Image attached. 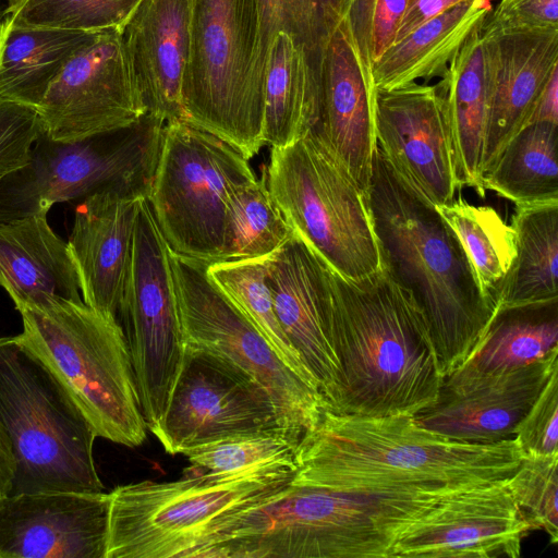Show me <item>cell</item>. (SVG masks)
I'll use <instances>...</instances> for the list:
<instances>
[{"instance_id":"f6af8a7d","label":"cell","mask_w":558,"mask_h":558,"mask_svg":"<svg viewBox=\"0 0 558 558\" xmlns=\"http://www.w3.org/2000/svg\"><path fill=\"white\" fill-rule=\"evenodd\" d=\"M322 9H329L339 16H348L352 28H360L366 21L375 0H319Z\"/></svg>"},{"instance_id":"52a82bcc","label":"cell","mask_w":558,"mask_h":558,"mask_svg":"<svg viewBox=\"0 0 558 558\" xmlns=\"http://www.w3.org/2000/svg\"><path fill=\"white\" fill-rule=\"evenodd\" d=\"M0 421L15 460L10 494L104 492L95 432L15 336L0 337Z\"/></svg>"},{"instance_id":"e0dca14e","label":"cell","mask_w":558,"mask_h":558,"mask_svg":"<svg viewBox=\"0 0 558 558\" xmlns=\"http://www.w3.org/2000/svg\"><path fill=\"white\" fill-rule=\"evenodd\" d=\"M531 531L506 478L441 499L393 544L389 558H518Z\"/></svg>"},{"instance_id":"7402d4cb","label":"cell","mask_w":558,"mask_h":558,"mask_svg":"<svg viewBox=\"0 0 558 558\" xmlns=\"http://www.w3.org/2000/svg\"><path fill=\"white\" fill-rule=\"evenodd\" d=\"M267 282L277 318L317 383L326 410L336 402L339 364L328 338L330 267L296 233L267 257Z\"/></svg>"},{"instance_id":"ee69618b","label":"cell","mask_w":558,"mask_h":558,"mask_svg":"<svg viewBox=\"0 0 558 558\" xmlns=\"http://www.w3.org/2000/svg\"><path fill=\"white\" fill-rule=\"evenodd\" d=\"M462 1L464 0H409L395 43L405 37L425 21Z\"/></svg>"},{"instance_id":"6da1fadb","label":"cell","mask_w":558,"mask_h":558,"mask_svg":"<svg viewBox=\"0 0 558 558\" xmlns=\"http://www.w3.org/2000/svg\"><path fill=\"white\" fill-rule=\"evenodd\" d=\"M523 458L517 440L449 439L409 415L324 410L300 439L293 483L361 493H456L510 477Z\"/></svg>"},{"instance_id":"2e32d148","label":"cell","mask_w":558,"mask_h":558,"mask_svg":"<svg viewBox=\"0 0 558 558\" xmlns=\"http://www.w3.org/2000/svg\"><path fill=\"white\" fill-rule=\"evenodd\" d=\"M317 53L320 135L367 195L376 150L374 95L351 22L327 11Z\"/></svg>"},{"instance_id":"7dc6e473","label":"cell","mask_w":558,"mask_h":558,"mask_svg":"<svg viewBox=\"0 0 558 558\" xmlns=\"http://www.w3.org/2000/svg\"><path fill=\"white\" fill-rule=\"evenodd\" d=\"M15 460L10 437L0 421V498L12 490Z\"/></svg>"},{"instance_id":"44dd1931","label":"cell","mask_w":558,"mask_h":558,"mask_svg":"<svg viewBox=\"0 0 558 558\" xmlns=\"http://www.w3.org/2000/svg\"><path fill=\"white\" fill-rule=\"evenodd\" d=\"M490 83L483 175L524 128L548 83L558 74V28L481 25Z\"/></svg>"},{"instance_id":"5b68a950","label":"cell","mask_w":558,"mask_h":558,"mask_svg":"<svg viewBox=\"0 0 558 558\" xmlns=\"http://www.w3.org/2000/svg\"><path fill=\"white\" fill-rule=\"evenodd\" d=\"M295 470L213 474L189 469L177 481L118 486L109 493L106 558H213L230 525L275 498Z\"/></svg>"},{"instance_id":"b9f144b4","label":"cell","mask_w":558,"mask_h":558,"mask_svg":"<svg viewBox=\"0 0 558 558\" xmlns=\"http://www.w3.org/2000/svg\"><path fill=\"white\" fill-rule=\"evenodd\" d=\"M408 3L409 0H375L364 24L353 31L371 73L373 64L395 44Z\"/></svg>"},{"instance_id":"83f0119b","label":"cell","mask_w":558,"mask_h":558,"mask_svg":"<svg viewBox=\"0 0 558 558\" xmlns=\"http://www.w3.org/2000/svg\"><path fill=\"white\" fill-rule=\"evenodd\" d=\"M490 11L489 0H464L425 21L373 64L374 88L388 90L440 76L458 48Z\"/></svg>"},{"instance_id":"8fae6325","label":"cell","mask_w":558,"mask_h":558,"mask_svg":"<svg viewBox=\"0 0 558 558\" xmlns=\"http://www.w3.org/2000/svg\"><path fill=\"white\" fill-rule=\"evenodd\" d=\"M254 179L248 160L227 142L186 121L165 123L147 201L169 248L220 262L229 202Z\"/></svg>"},{"instance_id":"d6986e66","label":"cell","mask_w":558,"mask_h":558,"mask_svg":"<svg viewBox=\"0 0 558 558\" xmlns=\"http://www.w3.org/2000/svg\"><path fill=\"white\" fill-rule=\"evenodd\" d=\"M558 369V349L526 366L496 374L458 367L444 377L435 403L414 416L449 439L492 444L514 437L518 424Z\"/></svg>"},{"instance_id":"ffe728a7","label":"cell","mask_w":558,"mask_h":558,"mask_svg":"<svg viewBox=\"0 0 558 558\" xmlns=\"http://www.w3.org/2000/svg\"><path fill=\"white\" fill-rule=\"evenodd\" d=\"M109 493L39 492L0 498V558H106Z\"/></svg>"},{"instance_id":"f546056e","label":"cell","mask_w":558,"mask_h":558,"mask_svg":"<svg viewBox=\"0 0 558 558\" xmlns=\"http://www.w3.org/2000/svg\"><path fill=\"white\" fill-rule=\"evenodd\" d=\"M515 253L497 307L558 299V201L515 205Z\"/></svg>"},{"instance_id":"60d3db41","label":"cell","mask_w":558,"mask_h":558,"mask_svg":"<svg viewBox=\"0 0 558 558\" xmlns=\"http://www.w3.org/2000/svg\"><path fill=\"white\" fill-rule=\"evenodd\" d=\"M514 439L523 454L558 453V369L518 424Z\"/></svg>"},{"instance_id":"7a4b0ae2","label":"cell","mask_w":558,"mask_h":558,"mask_svg":"<svg viewBox=\"0 0 558 558\" xmlns=\"http://www.w3.org/2000/svg\"><path fill=\"white\" fill-rule=\"evenodd\" d=\"M366 199L380 267L423 312L446 377L470 356L497 306L436 206L378 146Z\"/></svg>"},{"instance_id":"30bf717a","label":"cell","mask_w":558,"mask_h":558,"mask_svg":"<svg viewBox=\"0 0 558 558\" xmlns=\"http://www.w3.org/2000/svg\"><path fill=\"white\" fill-rule=\"evenodd\" d=\"M165 122L146 113L129 126L73 142L45 132L27 163L0 179V222L47 214L52 205L105 191L148 197Z\"/></svg>"},{"instance_id":"4fadbf2b","label":"cell","mask_w":558,"mask_h":558,"mask_svg":"<svg viewBox=\"0 0 558 558\" xmlns=\"http://www.w3.org/2000/svg\"><path fill=\"white\" fill-rule=\"evenodd\" d=\"M147 429L161 420L185 356L170 248L147 198L141 202L118 313Z\"/></svg>"},{"instance_id":"ab89813d","label":"cell","mask_w":558,"mask_h":558,"mask_svg":"<svg viewBox=\"0 0 558 558\" xmlns=\"http://www.w3.org/2000/svg\"><path fill=\"white\" fill-rule=\"evenodd\" d=\"M43 132L38 108L0 99V179L27 163Z\"/></svg>"},{"instance_id":"277c9868","label":"cell","mask_w":558,"mask_h":558,"mask_svg":"<svg viewBox=\"0 0 558 558\" xmlns=\"http://www.w3.org/2000/svg\"><path fill=\"white\" fill-rule=\"evenodd\" d=\"M456 493L343 492L290 481L230 525L214 558H389L414 523Z\"/></svg>"},{"instance_id":"681fc988","label":"cell","mask_w":558,"mask_h":558,"mask_svg":"<svg viewBox=\"0 0 558 558\" xmlns=\"http://www.w3.org/2000/svg\"><path fill=\"white\" fill-rule=\"evenodd\" d=\"M9 3V11L21 3L23 0H5Z\"/></svg>"},{"instance_id":"d6a6232c","label":"cell","mask_w":558,"mask_h":558,"mask_svg":"<svg viewBox=\"0 0 558 558\" xmlns=\"http://www.w3.org/2000/svg\"><path fill=\"white\" fill-rule=\"evenodd\" d=\"M294 234L275 202L266 174L241 186L231 197L225 218L220 262L269 257Z\"/></svg>"},{"instance_id":"4316f807","label":"cell","mask_w":558,"mask_h":558,"mask_svg":"<svg viewBox=\"0 0 558 558\" xmlns=\"http://www.w3.org/2000/svg\"><path fill=\"white\" fill-rule=\"evenodd\" d=\"M263 97L265 144L287 146L318 126L317 54L289 33H278L271 44Z\"/></svg>"},{"instance_id":"e575fe53","label":"cell","mask_w":558,"mask_h":558,"mask_svg":"<svg viewBox=\"0 0 558 558\" xmlns=\"http://www.w3.org/2000/svg\"><path fill=\"white\" fill-rule=\"evenodd\" d=\"M463 245L483 293L495 302L514 253V231L489 206H476L463 198L436 206Z\"/></svg>"},{"instance_id":"8992f818","label":"cell","mask_w":558,"mask_h":558,"mask_svg":"<svg viewBox=\"0 0 558 558\" xmlns=\"http://www.w3.org/2000/svg\"><path fill=\"white\" fill-rule=\"evenodd\" d=\"M17 342L59 384L97 437L126 447L144 442L133 367L119 322L84 301L19 310Z\"/></svg>"},{"instance_id":"3957f363","label":"cell","mask_w":558,"mask_h":558,"mask_svg":"<svg viewBox=\"0 0 558 558\" xmlns=\"http://www.w3.org/2000/svg\"><path fill=\"white\" fill-rule=\"evenodd\" d=\"M328 338L339 364L330 410L415 416L437 400L444 377L423 312L384 268L349 279L330 268Z\"/></svg>"},{"instance_id":"5bb4252c","label":"cell","mask_w":558,"mask_h":558,"mask_svg":"<svg viewBox=\"0 0 558 558\" xmlns=\"http://www.w3.org/2000/svg\"><path fill=\"white\" fill-rule=\"evenodd\" d=\"M44 132L73 142L122 129L147 113L122 31L105 29L64 65L40 105Z\"/></svg>"},{"instance_id":"836d02e7","label":"cell","mask_w":558,"mask_h":558,"mask_svg":"<svg viewBox=\"0 0 558 558\" xmlns=\"http://www.w3.org/2000/svg\"><path fill=\"white\" fill-rule=\"evenodd\" d=\"M207 274L265 338L280 360L318 389L316 380L277 318L267 282V257L211 263L207 266Z\"/></svg>"},{"instance_id":"4dcf8cb0","label":"cell","mask_w":558,"mask_h":558,"mask_svg":"<svg viewBox=\"0 0 558 558\" xmlns=\"http://www.w3.org/2000/svg\"><path fill=\"white\" fill-rule=\"evenodd\" d=\"M558 349V299L499 306L459 367L496 374L526 366Z\"/></svg>"},{"instance_id":"9a60e30c","label":"cell","mask_w":558,"mask_h":558,"mask_svg":"<svg viewBox=\"0 0 558 558\" xmlns=\"http://www.w3.org/2000/svg\"><path fill=\"white\" fill-rule=\"evenodd\" d=\"M271 429L282 428L258 386L216 356L186 347L166 411L150 432L166 452L181 454L229 435Z\"/></svg>"},{"instance_id":"9c48e42d","label":"cell","mask_w":558,"mask_h":558,"mask_svg":"<svg viewBox=\"0 0 558 558\" xmlns=\"http://www.w3.org/2000/svg\"><path fill=\"white\" fill-rule=\"evenodd\" d=\"M265 174L286 220L331 269L359 279L380 268L366 195L317 128L271 147Z\"/></svg>"},{"instance_id":"ba28073f","label":"cell","mask_w":558,"mask_h":558,"mask_svg":"<svg viewBox=\"0 0 558 558\" xmlns=\"http://www.w3.org/2000/svg\"><path fill=\"white\" fill-rule=\"evenodd\" d=\"M257 41L256 0H189L185 121L247 160L265 145L264 97L255 75Z\"/></svg>"},{"instance_id":"7c38bea8","label":"cell","mask_w":558,"mask_h":558,"mask_svg":"<svg viewBox=\"0 0 558 558\" xmlns=\"http://www.w3.org/2000/svg\"><path fill=\"white\" fill-rule=\"evenodd\" d=\"M185 347L223 361L270 399L280 427L301 439L319 422V390L288 367L207 274L209 263L170 250Z\"/></svg>"},{"instance_id":"bcb514c9","label":"cell","mask_w":558,"mask_h":558,"mask_svg":"<svg viewBox=\"0 0 558 558\" xmlns=\"http://www.w3.org/2000/svg\"><path fill=\"white\" fill-rule=\"evenodd\" d=\"M533 122L558 124V74L553 76L542 93L527 124Z\"/></svg>"},{"instance_id":"f1b7e54d","label":"cell","mask_w":558,"mask_h":558,"mask_svg":"<svg viewBox=\"0 0 558 558\" xmlns=\"http://www.w3.org/2000/svg\"><path fill=\"white\" fill-rule=\"evenodd\" d=\"M98 32L0 27V99L38 108L68 61Z\"/></svg>"},{"instance_id":"1f68e13d","label":"cell","mask_w":558,"mask_h":558,"mask_svg":"<svg viewBox=\"0 0 558 558\" xmlns=\"http://www.w3.org/2000/svg\"><path fill=\"white\" fill-rule=\"evenodd\" d=\"M558 124L522 128L483 175V186L515 205L558 201Z\"/></svg>"},{"instance_id":"7bdbcfd3","label":"cell","mask_w":558,"mask_h":558,"mask_svg":"<svg viewBox=\"0 0 558 558\" xmlns=\"http://www.w3.org/2000/svg\"><path fill=\"white\" fill-rule=\"evenodd\" d=\"M485 22L505 27L558 28V0H499Z\"/></svg>"},{"instance_id":"603a6c76","label":"cell","mask_w":558,"mask_h":558,"mask_svg":"<svg viewBox=\"0 0 558 558\" xmlns=\"http://www.w3.org/2000/svg\"><path fill=\"white\" fill-rule=\"evenodd\" d=\"M140 195L105 191L75 208L68 246L74 260L83 301L118 320L131 263Z\"/></svg>"},{"instance_id":"cb8c5ba5","label":"cell","mask_w":558,"mask_h":558,"mask_svg":"<svg viewBox=\"0 0 558 558\" xmlns=\"http://www.w3.org/2000/svg\"><path fill=\"white\" fill-rule=\"evenodd\" d=\"M122 36L147 113L165 123L185 121L189 0H142Z\"/></svg>"},{"instance_id":"74e56055","label":"cell","mask_w":558,"mask_h":558,"mask_svg":"<svg viewBox=\"0 0 558 558\" xmlns=\"http://www.w3.org/2000/svg\"><path fill=\"white\" fill-rule=\"evenodd\" d=\"M558 453L523 454L508 487L533 531L542 530L558 542Z\"/></svg>"},{"instance_id":"c3c4849f","label":"cell","mask_w":558,"mask_h":558,"mask_svg":"<svg viewBox=\"0 0 558 558\" xmlns=\"http://www.w3.org/2000/svg\"><path fill=\"white\" fill-rule=\"evenodd\" d=\"M9 4L5 0H0V27L8 16Z\"/></svg>"},{"instance_id":"ac0fdd59","label":"cell","mask_w":558,"mask_h":558,"mask_svg":"<svg viewBox=\"0 0 558 558\" xmlns=\"http://www.w3.org/2000/svg\"><path fill=\"white\" fill-rule=\"evenodd\" d=\"M376 144L435 206L459 189L445 97L438 85L413 82L374 95Z\"/></svg>"},{"instance_id":"8d00e7d4","label":"cell","mask_w":558,"mask_h":558,"mask_svg":"<svg viewBox=\"0 0 558 558\" xmlns=\"http://www.w3.org/2000/svg\"><path fill=\"white\" fill-rule=\"evenodd\" d=\"M142 0H23L9 11L16 26L72 32L123 31Z\"/></svg>"},{"instance_id":"484cf974","label":"cell","mask_w":558,"mask_h":558,"mask_svg":"<svg viewBox=\"0 0 558 558\" xmlns=\"http://www.w3.org/2000/svg\"><path fill=\"white\" fill-rule=\"evenodd\" d=\"M481 25L458 48L437 85L446 101L459 189L473 187L484 196L483 158L490 83Z\"/></svg>"},{"instance_id":"d4e9b609","label":"cell","mask_w":558,"mask_h":558,"mask_svg":"<svg viewBox=\"0 0 558 558\" xmlns=\"http://www.w3.org/2000/svg\"><path fill=\"white\" fill-rule=\"evenodd\" d=\"M0 286L17 311L83 301L68 242L50 228L47 214L0 222Z\"/></svg>"},{"instance_id":"d590c367","label":"cell","mask_w":558,"mask_h":558,"mask_svg":"<svg viewBox=\"0 0 558 558\" xmlns=\"http://www.w3.org/2000/svg\"><path fill=\"white\" fill-rule=\"evenodd\" d=\"M300 439L283 429L233 434L181 452L191 470L230 474L254 470L296 466Z\"/></svg>"},{"instance_id":"f35d334b","label":"cell","mask_w":558,"mask_h":558,"mask_svg":"<svg viewBox=\"0 0 558 558\" xmlns=\"http://www.w3.org/2000/svg\"><path fill=\"white\" fill-rule=\"evenodd\" d=\"M256 4L258 41L255 75L263 89L269 49L277 34H291L317 54L324 23L319 0H256Z\"/></svg>"}]
</instances>
